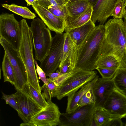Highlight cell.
Segmentation results:
<instances>
[{"label":"cell","mask_w":126,"mask_h":126,"mask_svg":"<svg viewBox=\"0 0 126 126\" xmlns=\"http://www.w3.org/2000/svg\"><path fill=\"white\" fill-rule=\"evenodd\" d=\"M73 71L68 73L62 74L53 81L56 86L58 87L67 79L72 74Z\"/></svg>","instance_id":"e575fe53"},{"label":"cell","mask_w":126,"mask_h":126,"mask_svg":"<svg viewBox=\"0 0 126 126\" xmlns=\"http://www.w3.org/2000/svg\"><path fill=\"white\" fill-rule=\"evenodd\" d=\"M42 20L34 18L30 28L32 39L35 59L41 62L48 53L51 48L52 38L50 30Z\"/></svg>","instance_id":"277c9868"},{"label":"cell","mask_w":126,"mask_h":126,"mask_svg":"<svg viewBox=\"0 0 126 126\" xmlns=\"http://www.w3.org/2000/svg\"><path fill=\"white\" fill-rule=\"evenodd\" d=\"M104 25L105 34L99 58L112 56L119 62L120 67H126V31L123 21L122 19L113 18Z\"/></svg>","instance_id":"6da1fadb"},{"label":"cell","mask_w":126,"mask_h":126,"mask_svg":"<svg viewBox=\"0 0 126 126\" xmlns=\"http://www.w3.org/2000/svg\"><path fill=\"white\" fill-rule=\"evenodd\" d=\"M63 74L59 70H57L56 72L50 73L47 74L46 76L49 77L48 78L50 80L54 81Z\"/></svg>","instance_id":"74e56055"},{"label":"cell","mask_w":126,"mask_h":126,"mask_svg":"<svg viewBox=\"0 0 126 126\" xmlns=\"http://www.w3.org/2000/svg\"><path fill=\"white\" fill-rule=\"evenodd\" d=\"M64 0L65 1H66V0Z\"/></svg>","instance_id":"bcb514c9"},{"label":"cell","mask_w":126,"mask_h":126,"mask_svg":"<svg viewBox=\"0 0 126 126\" xmlns=\"http://www.w3.org/2000/svg\"><path fill=\"white\" fill-rule=\"evenodd\" d=\"M93 118L97 126H104L111 118L108 112L103 107H95L93 113Z\"/></svg>","instance_id":"484cf974"},{"label":"cell","mask_w":126,"mask_h":126,"mask_svg":"<svg viewBox=\"0 0 126 126\" xmlns=\"http://www.w3.org/2000/svg\"><path fill=\"white\" fill-rule=\"evenodd\" d=\"M58 3L61 4H64L66 1H65L64 0H55Z\"/></svg>","instance_id":"60d3db41"},{"label":"cell","mask_w":126,"mask_h":126,"mask_svg":"<svg viewBox=\"0 0 126 126\" xmlns=\"http://www.w3.org/2000/svg\"><path fill=\"white\" fill-rule=\"evenodd\" d=\"M15 97L24 118L21 126H31V119L43 109L20 90L14 93Z\"/></svg>","instance_id":"8fae6325"},{"label":"cell","mask_w":126,"mask_h":126,"mask_svg":"<svg viewBox=\"0 0 126 126\" xmlns=\"http://www.w3.org/2000/svg\"><path fill=\"white\" fill-rule=\"evenodd\" d=\"M32 6L35 12L50 30L56 33H63L65 29L64 17L54 15L36 1Z\"/></svg>","instance_id":"4fadbf2b"},{"label":"cell","mask_w":126,"mask_h":126,"mask_svg":"<svg viewBox=\"0 0 126 126\" xmlns=\"http://www.w3.org/2000/svg\"><path fill=\"white\" fill-rule=\"evenodd\" d=\"M95 108L92 104L78 107L75 111L61 113L59 126H90Z\"/></svg>","instance_id":"ba28073f"},{"label":"cell","mask_w":126,"mask_h":126,"mask_svg":"<svg viewBox=\"0 0 126 126\" xmlns=\"http://www.w3.org/2000/svg\"><path fill=\"white\" fill-rule=\"evenodd\" d=\"M77 55V47L67 32L64 33V40L59 68L66 61H68L72 69L75 67Z\"/></svg>","instance_id":"2e32d148"},{"label":"cell","mask_w":126,"mask_h":126,"mask_svg":"<svg viewBox=\"0 0 126 126\" xmlns=\"http://www.w3.org/2000/svg\"><path fill=\"white\" fill-rule=\"evenodd\" d=\"M96 65L97 68L117 69L120 67L119 62L115 57L111 55L99 58Z\"/></svg>","instance_id":"d4e9b609"},{"label":"cell","mask_w":126,"mask_h":126,"mask_svg":"<svg viewBox=\"0 0 126 126\" xmlns=\"http://www.w3.org/2000/svg\"><path fill=\"white\" fill-rule=\"evenodd\" d=\"M72 1H75L79 0H70ZM86 1L88 2L91 6L93 7L96 3L98 0H83Z\"/></svg>","instance_id":"f35d334b"},{"label":"cell","mask_w":126,"mask_h":126,"mask_svg":"<svg viewBox=\"0 0 126 126\" xmlns=\"http://www.w3.org/2000/svg\"><path fill=\"white\" fill-rule=\"evenodd\" d=\"M121 118H110L104 126H123L124 123Z\"/></svg>","instance_id":"d6a6232c"},{"label":"cell","mask_w":126,"mask_h":126,"mask_svg":"<svg viewBox=\"0 0 126 126\" xmlns=\"http://www.w3.org/2000/svg\"><path fill=\"white\" fill-rule=\"evenodd\" d=\"M34 62L36 66V71L39 76V79H41L44 84L47 85L49 81L48 78H46L45 73L38 65L37 62L35 59Z\"/></svg>","instance_id":"1f68e13d"},{"label":"cell","mask_w":126,"mask_h":126,"mask_svg":"<svg viewBox=\"0 0 126 126\" xmlns=\"http://www.w3.org/2000/svg\"><path fill=\"white\" fill-rule=\"evenodd\" d=\"M59 69L60 71L63 74L71 72L73 70L71 68L69 62L68 61H66Z\"/></svg>","instance_id":"d590c367"},{"label":"cell","mask_w":126,"mask_h":126,"mask_svg":"<svg viewBox=\"0 0 126 126\" xmlns=\"http://www.w3.org/2000/svg\"><path fill=\"white\" fill-rule=\"evenodd\" d=\"M124 24L125 29L126 31V19H124Z\"/></svg>","instance_id":"7bdbcfd3"},{"label":"cell","mask_w":126,"mask_h":126,"mask_svg":"<svg viewBox=\"0 0 126 126\" xmlns=\"http://www.w3.org/2000/svg\"><path fill=\"white\" fill-rule=\"evenodd\" d=\"M2 98L5 101L6 103L10 105L17 112L18 116L24 120V118L20 111L17 101L15 98L14 94L7 95L2 93Z\"/></svg>","instance_id":"83f0119b"},{"label":"cell","mask_w":126,"mask_h":126,"mask_svg":"<svg viewBox=\"0 0 126 126\" xmlns=\"http://www.w3.org/2000/svg\"><path fill=\"white\" fill-rule=\"evenodd\" d=\"M0 43L7 55L13 68L16 79L14 85L17 90L22 89L28 82L26 69L18 50L0 37Z\"/></svg>","instance_id":"52a82bcc"},{"label":"cell","mask_w":126,"mask_h":126,"mask_svg":"<svg viewBox=\"0 0 126 126\" xmlns=\"http://www.w3.org/2000/svg\"><path fill=\"white\" fill-rule=\"evenodd\" d=\"M105 31L104 25L96 26L77 48L75 68L89 71L96 69Z\"/></svg>","instance_id":"7a4b0ae2"},{"label":"cell","mask_w":126,"mask_h":126,"mask_svg":"<svg viewBox=\"0 0 126 126\" xmlns=\"http://www.w3.org/2000/svg\"><path fill=\"white\" fill-rule=\"evenodd\" d=\"M36 2L56 16L64 18L66 15L65 5L63 7L57 6L48 0H37Z\"/></svg>","instance_id":"4316f807"},{"label":"cell","mask_w":126,"mask_h":126,"mask_svg":"<svg viewBox=\"0 0 126 126\" xmlns=\"http://www.w3.org/2000/svg\"><path fill=\"white\" fill-rule=\"evenodd\" d=\"M115 88L111 79L99 78L93 88L96 98L95 107H103L109 96Z\"/></svg>","instance_id":"5bb4252c"},{"label":"cell","mask_w":126,"mask_h":126,"mask_svg":"<svg viewBox=\"0 0 126 126\" xmlns=\"http://www.w3.org/2000/svg\"><path fill=\"white\" fill-rule=\"evenodd\" d=\"M96 69L98 71L102 78L111 79L114 76L117 69L97 67Z\"/></svg>","instance_id":"4dcf8cb0"},{"label":"cell","mask_w":126,"mask_h":126,"mask_svg":"<svg viewBox=\"0 0 126 126\" xmlns=\"http://www.w3.org/2000/svg\"><path fill=\"white\" fill-rule=\"evenodd\" d=\"M28 6L32 5L37 0H25Z\"/></svg>","instance_id":"ab89813d"},{"label":"cell","mask_w":126,"mask_h":126,"mask_svg":"<svg viewBox=\"0 0 126 126\" xmlns=\"http://www.w3.org/2000/svg\"><path fill=\"white\" fill-rule=\"evenodd\" d=\"M95 71H89L75 68L71 75L57 87L56 97L59 100L77 91L97 75Z\"/></svg>","instance_id":"5b68a950"},{"label":"cell","mask_w":126,"mask_h":126,"mask_svg":"<svg viewBox=\"0 0 126 126\" xmlns=\"http://www.w3.org/2000/svg\"><path fill=\"white\" fill-rule=\"evenodd\" d=\"M66 15L73 16L79 15L91 6L87 1L83 0H67L64 4Z\"/></svg>","instance_id":"ffe728a7"},{"label":"cell","mask_w":126,"mask_h":126,"mask_svg":"<svg viewBox=\"0 0 126 126\" xmlns=\"http://www.w3.org/2000/svg\"><path fill=\"white\" fill-rule=\"evenodd\" d=\"M64 40V33H56L52 38L50 50L45 58L40 62V67L46 76L54 72L59 67Z\"/></svg>","instance_id":"9c48e42d"},{"label":"cell","mask_w":126,"mask_h":126,"mask_svg":"<svg viewBox=\"0 0 126 126\" xmlns=\"http://www.w3.org/2000/svg\"><path fill=\"white\" fill-rule=\"evenodd\" d=\"M111 118L121 119L126 116V96L116 88L110 94L103 107Z\"/></svg>","instance_id":"7c38bea8"},{"label":"cell","mask_w":126,"mask_h":126,"mask_svg":"<svg viewBox=\"0 0 126 126\" xmlns=\"http://www.w3.org/2000/svg\"><path fill=\"white\" fill-rule=\"evenodd\" d=\"M125 126H126V123H125Z\"/></svg>","instance_id":"f6af8a7d"},{"label":"cell","mask_w":126,"mask_h":126,"mask_svg":"<svg viewBox=\"0 0 126 126\" xmlns=\"http://www.w3.org/2000/svg\"><path fill=\"white\" fill-rule=\"evenodd\" d=\"M96 26L90 19L80 27L65 31L67 32L78 48L83 43Z\"/></svg>","instance_id":"e0dca14e"},{"label":"cell","mask_w":126,"mask_h":126,"mask_svg":"<svg viewBox=\"0 0 126 126\" xmlns=\"http://www.w3.org/2000/svg\"><path fill=\"white\" fill-rule=\"evenodd\" d=\"M125 3L123 1L120 0L116 4L111 15L113 18L122 19L124 13Z\"/></svg>","instance_id":"f546056e"},{"label":"cell","mask_w":126,"mask_h":126,"mask_svg":"<svg viewBox=\"0 0 126 126\" xmlns=\"http://www.w3.org/2000/svg\"><path fill=\"white\" fill-rule=\"evenodd\" d=\"M96 98L93 88L87 91L82 96L78 104V108L87 105L95 103Z\"/></svg>","instance_id":"f1b7e54d"},{"label":"cell","mask_w":126,"mask_h":126,"mask_svg":"<svg viewBox=\"0 0 126 126\" xmlns=\"http://www.w3.org/2000/svg\"><path fill=\"white\" fill-rule=\"evenodd\" d=\"M19 22L21 35L18 51L26 67L28 83L39 93H41L42 90L39 83L33 57L32 32L25 19L21 20Z\"/></svg>","instance_id":"3957f363"},{"label":"cell","mask_w":126,"mask_h":126,"mask_svg":"<svg viewBox=\"0 0 126 126\" xmlns=\"http://www.w3.org/2000/svg\"><path fill=\"white\" fill-rule=\"evenodd\" d=\"M47 85L50 91L52 97H56L57 87L56 85L54 82L49 80Z\"/></svg>","instance_id":"8d00e7d4"},{"label":"cell","mask_w":126,"mask_h":126,"mask_svg":"<svg viewBox=\"0 0 126 126\" xmlns=\"http://www.w3.org/2000/svg\"><path fill=\"white\" fill-rule=\"evenodd\" d=\"M93 7L91 6L82 13L77 15L70 16L65 15L64 17L65 31L80 27L91 19Z\"/></svg>","instance_id":"ac0fdd59"},{"label":"cell","mask_w":126,"mask_h":126,"mask_svg":"<svg viewBox=\"0 0 126 126\" xmlns=\"http://www.w3.org/2000/svg\"><path fill=\"white\" fill-rule=\"evenodd\" d=\"M46 107L32 118L31 126H56L59 125L61 113L58 106L51 101Z\"/></svg>","instance_id":"30bf717a"},{"label":"cell","mask_w":126,"mask_h":126,"mask_svg":"<svg viewBox=\"0 0 126 126\" xmlns=\"http://www.w3.org/2000/svg\"><path fill=\"white\" fill-rule=\"evenodd\" d=\"M2 6L25 18L32 19L36 17L35 14L26 7L18 6L14 3L11 4H2Z\"/></svg>","instance_id":"cb8c5ba5"},{"label":"cell","mask_w":126,"mask_h":126,"mask_svg":"<svg viewBox=\"0 0 126 126\" xmlns=\"http://www.w3.org/2000/svg\"><path fill=\"white\" fill-rule=\"evenodd\" d=\"M111 79L116 88L126 96V67L118 68Z\"/></svg>","instance_id":"7402d4cb"},{"label":"cell","mask_w":126,"mask_h":126,"mask_svg":"<svg viewBox=\"0 0 126 126\" xmlns=\"http://www.w3.org/2000/svg\"><path fill=\"white\" fill-rule=\"evenodd\" d=\"M2 69L4 82H8L14 85L16 79L14 72L9 59L5 52L2 63Z\"/></svg>","instance_id":"603a6c76"},{"label":"cell","mask_w":126,"mask_h":126,"mask_svg":"<svg viewBox=\"0 0 126 126\" xmlns=\"http://www.w3.org/2000/svg\"><path fill=\"white\" fill-rule=\"evenodd\" d=\"M120 0H98L93 7L91 18L94 23L97 21L100 25H104L111 16L112 12L117 2Z\"/></svg>","instance_id":"9a60e30c"},{"label":"cell","mask_w":126,"mask_h":126,"mask_svg":"<svg viewBox=\"0 0 126 126\" xmlns=\"http://www.w3.org/2000/svg\"><path fill=\"white\" fill-rule=\"evenodd\" d=\"M64 1H65V0H64Z\"/></svg>","instance_id":"7dc6e473"},{"label":"cell","mask_w":126,"mask_h":126,"mask_svg":"<svg viewBox=\"0 0 126 126\" xmlns=\"http://www.w3.org/2000/svg\"><path fill=\"white\" fill-rule=\"evenodd\" d=\"M42 90L43 92L42 95L45 98L47 102L51 101L52 96L50 90L48 88L47 85L44 84L41 87Z\"/></svg>","instance_id":"836d02e7"},{"label":"cell","mask_w":126,"mask_h":126,"mask_svg":"<svg viewBox=\"0 0 126 126\" xmlns=\"http://www.w3.org/2000/svg\"><path fill=\"white\" fill-rule=\"evenodd\" d=\"M123 0L124 2L125 3H126V0Z\"/></svg>","instance_id":"ee69618b"},{"label":"cell","mask_w":126,"mask_h":126,"mask_svg":"<svg viewBox=\"0 0 126 126\" xmlns=\"http://www.w3.org/2000/svg\"><path fill=\"white\" fill-rule=\"evenodd\" d=\"M99 76L97 75L93 79L81 88L78 92L67 97L66 112H72L78 108V104L81 98L87 91L93 88Z\"/></svg>","instance_id":"d6986e66"},{"label":"cell","mask_w":126,"mask_h":126,"mask_svg":"<svg viewBox=\"0 0 126 126\" xmlns=\"http://www.w3.org/2000/svg\"><path fill=\"white\" fill-rule=\"evenodd\" d=\"M21 35L19 22L13 14L2 13L0 15V37L18 50Z\"/></svg>","instance_id":"8992f818"},{"label":"cell","mask_w":126,"mask_h":126,"mask_svg":"<svg viewBox=\"0 0 126 126\" xmlns=\"http://www.w3.org/2000/svg\"><path fill=\"white\" fill-rule=\"evenodd\" d=\"M20 90L43 109L47 105L48 103L41 93L38 91L29 83L25 84Z\"/></svg>","instance_id":"44dd1931"},{"label":"cell","mask_w":126,"mask_h":126,"mask_svg":"<svg viewBox=\"0 0 126 126\" xmlns=\"http://www.w3.org/2000/svg\"><path fill=\"white\" fill-rule=\"evenodd\" d=\"M123 18L124 19H126V3H125L124 13Z\"/></svg>","instance_id":"b9f144b4"}]
</instances>
